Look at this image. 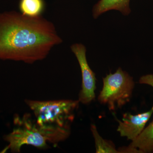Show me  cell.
Returning <instances> with one entry per match:
<instances>
[{
	"mask_svg": "<svg viewBox=\"0 0 153 153\" xmlns=\"http://www.w3.org/2000/svg\"><path fill=\"white\" fill-rule=\"evenodd\" d=\"M62 42L54 25L41 16L0 13V59L31 64L44 60Z\"/></svg>",
	"mask_w": 153,
	"mask_h": 153,
	"instance_id": "cell-1",
	"label": "cell"
},
{
	"mask_svg": "<svg viewBox=\"0 0 153 153\" xmlns=\"http://www.w3.org/2000/svg\"><path fill=\"white\" fill-rule=\"evenodd\" d=\"M25 101L34 114L37 127L46 137L48 142L56 145L68 137L79 100H27Z\"/></svg>",
	"mask_w": 153,
	"mask_h": 153,
	"instance_id": "cell-2",
	"label": "cell"
},
{
	"mask_svg": "<svg viewBox=\"0 0 153 153\" xmlns=\"http://www.w3.org/2000/svg\"><path fill=\"white\" fill-rule=\"evenodd\" d=\"M134 87L133 78L119 67L113 74L103 78V87L98 101L110 111L122 107L130 100Z\"/></svg>",
	"mask_w": 153,
	"mask_h": 153,
	"instance_id": "cell-3",
	"label": "cell"
},
{
	"mask_svg": "<svg viewBox=\"0 0 153 153\" xmlns=\"http://www.w3.org/2000/svg\"><path fill=\"white\" fill-rule=\"evenodd\" d=\"M14 123L16 127L4 138L9 143L6 150L10 149L13 152L19 153L25 145L43 149L48 147L47 138L39 130L35 119L32 118L30 114H26L22 117H16Z\"/></svg>",
	"mask_w": 153,
	"mask_h": 153,
	"instance_id": "cell-4",
	"label": "cell"
},
{
	"mask_svg": "<svg viewBox=\"0 0 153 153\" xmlns=\"http://www.w3.org/2000/svg\"><path fill=\"white\" fill-rule=\"evenodd\" d=\"M71 49L78 60L82 74V85L78 100L83 104H89L95 97L96 78L95 73L88 63L85 46L81 44H75L71 46Z\"/></svg>",
	"mask_w": 153,
	"mask_h": 153,
	"instance_id": "cell-5",
	"label": "cell"
},
{
	"mask_svg": "<svg viewBox=\"0 0 153 153\" xmlns=\"http://www.w3.org/2000/svg\"><path fill=\"white\" fill-rule=\"evenodd\" d=\"M153 114V106L149 111L135 115L124 114L122 120H117V131L121 136L126 137L132 141L141 133Z\"/></svg>",
	"mask_w": 153,
	"mask_h": 153,
	"instance_id": "cell-6",
	"label": "cell"
},
{
	"mask_svg": "<svg viewBox=\"0 0 153 153\" xmlns=\"http://www.w3.org/2000/svg\"><path fill=\"white\" fill-rule=\"evenodd\" d=\"M130 0H100L93 7L94 18L97 19L101 14L111 10L120 11L123 15L130 13Z\"/></svg>",
	"mask_w": 153,
	"mask_h": 153,
	"instance_id": "cell-7",
	"label": "cell"
},
{
	"mask_svg": "<svg viewBox=\"0 0 153 153\" xmlns=\"http://www.w3.org/2000/svg\"><path fill=\"white\" fill-rule=\"evenodd\" d=\"M129 146L137 150L139 153H153V121Z\"/></svg>",
	"mask_w": 153,
	"mask_h": 153,
	"instance_id": "cell-8",
	"label": "cell"
},
{
	"mask_svg": "<svg viewBox=\"0 0 153 153\" xmlns=\"http://www.w3.org/2000/svg\"><path fill=\"white\" fill-rule=\"evenodd\" d=\"M44 9L43 0H21L19 4L21 14L26 16H41Z\"/></svg>",
	"mask_w": 153,
	"mask_h": 153,
	"instance_id": "cell-9",
	"label": "cell"
},
{
	"mask_svg": "<svg viewBox=\"0 0 153 153\" xmlns=\"http://www.w3.org/2000/svg\"><path fill=\"white\" fill-rule=\"evenodd\" d=\"M91 130L95 142L96 152L97 153H117L114 144L111 141L105 140L102 137L97 131L95 125L91 124Z\"/></svg>",
	"mask_w": 153,
	"mask_h": 153,
	"instance_id": "cell-10",
	"label": "cell"
},
{
	"mask_svg": "<svg viewBox=\"0 0 153 153\" xmlns=\"http://www.w3.org/2000/svg\"><path fill=\"white\" fill-rule=\"evenodd\" d=\"M139 82L141 84H146L153 87V74H147L142 76L140 78Z\"/></svg>",
	"mask_w": 153,
	"mask_h": 153,
	"instance_id": "cell-11",
	"label": "cell"
}]
</instances>
